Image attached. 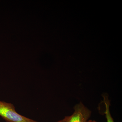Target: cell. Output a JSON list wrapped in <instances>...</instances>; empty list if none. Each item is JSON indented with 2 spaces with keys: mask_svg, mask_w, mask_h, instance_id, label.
I'll use <instances>...</instances> for the list:
<instances>
[{
  "mask_svg": "<svg viewBox=\"0 0 122 122\" xmlns=\"http://www.w3.org/2000/svg\"><path fill=\"white\" fill-rule=\"evenodd\" d=\"M0 116L7 122H38L17 112L14 105L0 101Z\"/></svg>",
  "mask_w": 122,
  "mask_h": 122,
  "instance_id": "obj_1",
  "label": "cell"
},
{
  "mask_svg": "<svg viewBox=\"0 0 122 122\" xmlns=\"http://www.w3.org/2000/svg\"><path fill=\"white\" fill-rule=\"evenodd\" d=\"M72 115L66 116L65 122H86L91 115V111L81 102L75 106Z\"/></svg>",
  "mask_w": 122,
  "mask_h": 122,
  "instance_id": "obj_2",
  "label": "cell"
},
{
  "mask_svg": "<svg viewBox=\"0 0 122 122\" xmlns=\"http://www.w3.org/2000/svg\"><path fill=\"white\" fill-rule=\"evenodd\" d=\"M103 101L105 105L106 111L105 114H106L107 122H114L113 118L112 117L110 110V102L107 96H103Z\"/></svg>",
  "mask_w": 122,
  "mask_h": 122,
  "instance_id": "obj_3",
  "label": "cell"
},
{
  "mask_svg": "<svg viewBox=\"0 0 122 122\" xmlns=\"http://www.w3.org/2000/svg\"><path fill=\"white\" fill-rule=\"evenodd\" d=\"M66 116L63 119H61V120H59V121H57V122H65L66 119Z\"/></svg>",
  "mask_w": 122,
  "mask_h": 122,
  "instance_id": "obj_4",
  "label": "cell"
},
{
  "mask_svg": "<svg viewBox=\"0 0 122 122\" xmlns=\"http://www.w3.org/2000/svg\"><path fill=\"white\" fill-rule=\"evenodd\" d=\"M86 122H96L95 121H93V120H89V121H87Z\"/></svg>",
  "mask_w": 122,
  "mask_h": 122,
  "instance_id": "obj_5",
  "label": "cell"
}]
</instances>
